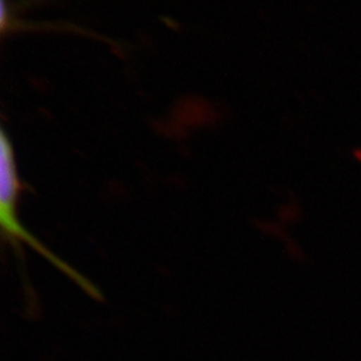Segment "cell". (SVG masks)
Listing matches in <instances>:
<instances>
[{
  "mask_svg": "<svg viewBox=\"0 0 361 361\" xmlns=\"http://www.w3.org/2000/svg\"><path fill=\"white\" fill-rule=\"evenodd\" d=\"M22 190V182L19 180L13 145L4 130L0 137V217L13 216L19 194Z\"/></svg>",
  "mask_w": 361,
  "mask_h": 361,
  "instance_id": "6da1fadb",
  "label": "cell"
}]
</instances>
